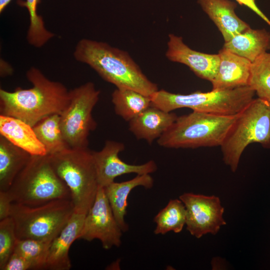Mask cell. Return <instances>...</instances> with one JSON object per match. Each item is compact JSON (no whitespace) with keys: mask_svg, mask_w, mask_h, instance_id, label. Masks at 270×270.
Wrapping results in <instances>:
<instances>
[{"mask_svg":"<svg viewBox=\"0 0 270 270\" xmlns=\"http://www.w3.org/2000/svg\"><path fill=\"white\" fill-rule=\"evenodd\" d=\"M248 86L258 98L270 104V54L265 52L252 63Z\"/></svg>","mask_w":270,"mask_h":270,"instance_id":"25","label":"cell"},{"mask_svg":"<svg viewBox=\"0 0 270 270\" xmlns=\"http://www.w3.org/2000/svg\"><path fill=\"white\" fill-rule=\"evenodd\" d=\"M6 192L13 203L28 206L71 200L69 188L54 170L48 154L32 156Z\"/></svg>","mask_w":270,"mask_h":270,"instance_id":"4","label":"cell"},{"mask_svg":"<svg viewBox=\"0 0 270 270\" xmlns=\"http://www.w3.org/2000/svg\"><path fill=\"white\" fill-rule=\"evenodd\" d=\"M86 214L74 212L60 232L52 242L45 270H68L72 267L68 255L72 242L78 239Z\"/></svg>","mask_w":270,"mask_h":270,"instance_id":"15","label":"cell"},{"mask_svg":"<svg viewBox=\"0 0 270 270\" xmlns=\"http://www.w3.org/2000/svg\"><path fill=\"white\" fill-rule=\"evenodd\" d=\"M154 182V179L150 174H137L128 180L120 182H114L104 188L114 218L123 232H126L128 230V226L125 222L124 217L126 214L129 194L138 186L151 188Z\"/></svg>","mask_w":270,"mask_h":270,"instance_id":"18","label":"cell"},{"mask_svg":"<svg viewBox=\"0 0 270 270\" xmlns=\"http://www.w3.org/2000/svg\"><path fill=\"white\" fill-rule=\"evenodd\" d=\"M236 1L240 5H244L249 8L270 26V20L258 7L256 2V0H236Z\"/></svg>","mask_w":270,"mask_h":270,"instance_id":"31","label":"cell"},{"mask_svg":"<svg viewBox=\"0 0 270 270\" xmlns=\"http://www.w3.org/2000/svg\"><path fill=\"white\" fill-rule=\"evenodd\" d=\"M237 114L223 115L192 111L178 116L157 142L161 146L174 148L220 146Z\"/></svg>","mask_w":270,"mask_h":270,"instance_id":"3","label":"cell"},{"mask_svg":"<svg viewBox=\"0 0 270 270\" xmlns=\"http://www.w3.org/2000/svg\"><path fill=\"white\" fill-rule=\"evenodd\" d=\"M179 198L186 208V229L198 238L206 234H216L226 224L224 209L218 197L185 192Z\"/></svg>","mask_w":270,"mask_h":270,"instance_id":"11","label":"cell"},{"mask_svg":"<svg viewBox=\"0 0 270 270\" xmlns=\"http://www.w3.org/2000/svg\"><path fill=\"white\" fill-rule=\"evenodd\" d=\"M122 231L117 222L104 188L98 186L94 201L86 214L78 239L100 240L102 248L119 247Z\"/></svg>","mask_w":270,"mask_h":270,"instance_id":"10","label":"cell"},{"mask_svg":"<svg viewBox=\"0 0 270 270\" xmlns=\"http://www.w3.org/2000/svg\"><path fill=\"white\" fill-rule=\"evenodd\" d=\"M32 156L0 135V191H6Z\"/></svg>","mask_w":270,"mask_h":270,"instance_id":"21","label":"cell"},{"mask_svg":"<svg viewBox=\"0 0 270 270\" xmlns=\"http://www.w3.org/2000/svg\"><path fill=\"white\" fill-rule=\"evenodd\" d=\"M186 208L179 198L170 200L154 219L156 224L155 234H164L169 232L180 233L186 222Z\"/></svg>","mask_w":270,"mask_h":270,"instance_id":"24","label":"cell"},{"mask_svg":"<svg viewBox=\"0 0 270 270\" xmlns=\"http://www.w3.org/2000/svg\"><path fill=\"white\" fill-rule=\"evenodd\" d=\"M12 203L6 191H0V220L10 217Z\"/></svg>","mask_w":270,"mask_h":270,"instance_id":"30","label":"cell"},{"mask_svg":"<svg viewBox=\"0 0 270 270\" xmlns=\"http://www.w3.org/2000/svg\"><path fill=\"white\" fill-rule=\"evenodd\" d=\"M178 116L150 106L129 122V130L138 140L151 144L158 139L175 122Z\"/></svg>","mask_w":270,"mask_h":270,"instance_id":"17","label":"cell"},{"mask_svg":"<svg viewBox=\"0 0 270 270\" xmlns=\"http://www.w3.org/2000/svg\"><path fill=\"white\" fill-rule=\"evenodd\" d=\"M166 58L171 62L188 66L199 78L212 82L216 76L220 62L218 54H208L190 48L182 37L173 34L168 36Z\"/></svg>","mask_w":270,"mask_h":270,"instance_id":"13","label":"cell"},{"mask_svg":"<svg viewBox=\"0 0 270 270\" xmlns=\"http://www.w3.org/2000/svg\"><path fill=\"white\" fill-rule=\"evenodd\" d=\"M26 76L32 84L30 88H18L14 92L0 88V114L20 119L32 127L48 116L60 114L69 102L70 90L35 67L26 72Z\"/></svg>","mask_w":270,"mask_h":270,"instance_id":"1","label":"cell"},{"mask_svg":"<svg viewBox=\"0 0 270 270\" xmlns=\"http://www.w3.org/2000/svg\"><path fill=\"white\" fill-rule=\"evenodd\" d=\"M252 143L270 148V104L258 98L237 114L220 146L223 160L232 172L245 148Z\"/></svg>","mask_w":270,"mask_h":270,"instance_id":"7","label":"cell"},{"mask_svg":"<svg viewBox=\"0 0 270 270\" xmlns=\"http://www.w3.org/2000/svg\"><path fill=\"white\" fill-rule=\"evenodd\" d=\"M33 129L47 154L52 155L70 148L62 132L60 114H53L46 117L34 126Z\"/></svg>","mask_w":270,"mask_h":270,"instance_id":"23","label":"cell"},{"mask_svg":"<svg viewBox=\"0 0 270 270\" xmlns=\"http://www.w3.org/2000/svg\"><path fill=\"white\" fill-rule=\"evenodd\" d=\"M223 48L252 62L270 49V33L250 27L224 42Z\"/></svg>","mask_w":270,"mask_h":270,"instance_id":"20","label":"cell"},{"mask_svg":"<svg viewBox=\"0 0 270 270\" xmlns=\"http://www.w3.org/2000/svg\"><path fill=\"white\" fill-rule=\"evenodd\" d=\"M18 237L11 217L0 220V270H2L13 253Z\"/></svg>","mask_w":270,"mask_h":270,"instance_id":"28","label":"cell"},{"mask_svg":"<svg viewBox=\"0 0 270 270\" xmlns=\"http://www.w3.org/2000/svg\"><path fill=\"white\" fill-rule=\"evenodd\" d=\"M74 212L70 199H56L36 206L12 203L10 216L18 239L52 241Z\"/></svg>","mask_w":270,"mask_h":270,"instance_id":"8","label":"cell"},{"mask_svg":"<svg viewBox=\"0 0 270 270\" xmlns=\"http://www.w3.org/2000/svg\"><path fill=\"white\" fill-rule=\"evenodd\" d=\"M112 101L116 114L128 122L151 106L150 96L128 88H116L112 93Z\"/></svg>","mask_w":270,"mask_h":270,"instance_id":"22","label":"cell"},{"mask_svg":"<svg viewBox=\"0 0 270 270\" xmlns=\"http://www.w3.org/2000/svg\"><path fill=\"white\" fill-rule=\"evenodd\" d=\"M202 10L220 32L224 42L249 28L236 14V2L230 0H198Z\"/></svg>","mask_w":270,"mask_h":270,"instance_id":"16","label":"cell"},{"mask_svg":"<svg viewBox=\"0 0 270 270\" xmlns=\"http://www.w3.org/2000/svg\"><path fill=\"white\" fill-rule=\"evenodd\" d=\"M12 0H0V12L2 13Z\"/></svg>","mask_w":270,"mask_h":270,"instance_id":"32","label":"cell"},{"mask_svg":"<svg viewBox=\"0 0 270 270\" xmlns=\"http://www.w3.org/2000/svg\"><path fill=\"white\" fill-rule=\"evenodd\" d=\"M74 56L116 88L133 90L150 97L158 90L126 51L106 42L82 38L75 47Z\"/></svg>","mask_w":270,"mask_h":270,"instance_id":"2","label":"cell"},{"mask_svg":"<svg viewBox=\"0 0 270 270\" xmlns=\"http://www.w3.org/2000/svg\"><path fill=\"white\" fill-rule=\"evenodd\" d=\"M48 156L54 170L70 190L74 212L86 214L98 188L92 151L68 148Z\"/></svg>","mask_w":270,"mask_h":270,"instance_id":"5","label":"cell"},{"mask_svg":"<svg viewBox=\"0 0 270 270\" xmlns=\"http://www.w3.org/2000/svg\"><path fill=\"white\" fill-rule=\"evenodd\" d=\"M100 96L90 82L70 90L69 102L60 114L62 132L70 148H88V137L96 126L92 111Z\"/></svg>","mask_w":270,"mask_h":270,"instance_id":"9","label":"cell"},{"mask_svg":"<svg viewBox=\"0 0 270 270\" xmlns=\"http://www.w3.org/2000/svg\"><path fill=\"white\" fill-rule=\"evenodd\" d=\"M217 74L211 82L212 90H224L248 86L252 62L222 48Z\"/></svg>","mask_w":270,"mask_h":270,"instance_id":"14","label":"cell"},{"mask_svg":"<svg viewBox=\"0 0 270 270\" xmlns=\"http://www.w3.org/2000/svg\"><path fill=\"white\" fill-rule=\"evenodd\" d=\"M255 92L248 86L208 92L198 90L189 94L170 92L158 90L150 96L151 106L166 112L180 108L192 111L234 115L240 112L254 99Z\"/></svg>","mask_w":270,"mask_h":270,"instance_id":"6","label":"cell"},{"mask_svg":"<svg viewBox=\"0 0 270 270\" xmlns=\"http://www.w3.org/2000/svg\"><path fill=\"white\" fill-rule=\"evenodd\" d=\"M32 270L31 264L22 256L14 252L2 270Z\"/></svg>","mask_w":270,"mask_h":270,"instance_id":"29","label":"cell"},{"mask_svg":"<svg viewBox=\"0 0 270 270\" xmlns=\"http://www.w3.org/2000/svg\"><path fill=\"white\" fill-rule=\"evenodd\" d=\"M40 2V0H26L23 5L28 9L30 16L26 39L36 48L42 46L54 36V34L45 28L42 18L38 14L37 6Z\"/></svg>","mask_w":270,"mask_h":270,"instance_id":"27","label":"cell"},{"mask_svg":"<svg viewBox=\"0 0 270 270\" xmlns=\"http://www.w3.org/2000/svg\"><path fill=\"white\" fill-rule=\"evenodd\" d=\"M52 241L35 239H18L14 252L26 258L32 270H45Z\"/></svg>","mask_w":270,"mask_h":270,"instance_id":"26","label":"cell"},{"mask_svg":"<svg viewBox=\"0 0 270 270\" xmlns=\"http://www.w3.org/2000/svg\"><path fill=\"white\" fill-rule=\"evenodd\" d=\"M124 149L122 143L107 140L102 150L92 151L98 186L105 188L124 174H150L156 170L157 166L152 160L137 165L124 162L118 156Z\"/></svg>","mask_w":270,"mask_h":270,"instance_id":"12","label":"cell"},{"mask_svg":"<svg viewBox=\"0 0 270 270\" xmlns=\"http://www.w3.org/2000/svg\"><path fill=\"white\" fill-rule=\"evenodd\" d=\"M0 135L31 156L47 154L33 127L20 119L0 114Z\"/></svg>","mask_w":270,"mask_h":270,"instance_id":"19","label":"cell"}]
</instances>
